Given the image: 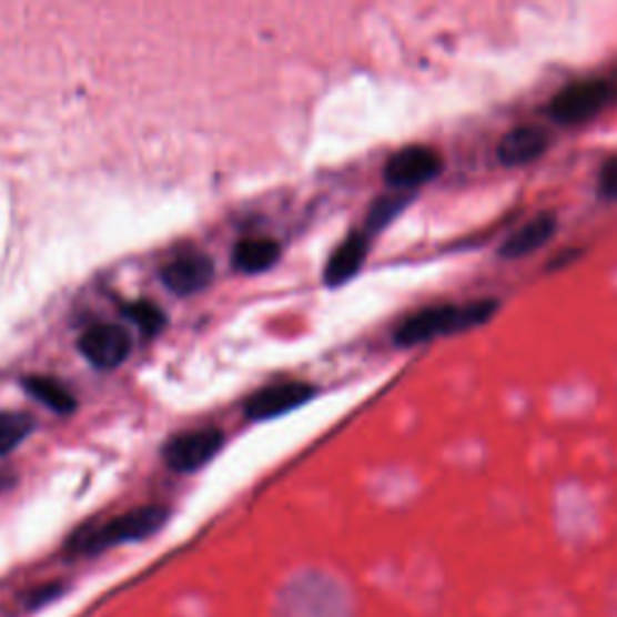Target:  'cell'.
Masks as SVG:
<instances>
[{"label":"cell","mask_w":617,"mask_h":617,"mask_svg":"<svg viewBox=\"0 0 617 617\" xmlns=\"http://www.w3.org/2000/svg\"><path fill=\"white\" fill-rule=\"evenodd\" d=\"M497 312V300H478L468 304H444L427 306L403 321L396 331V343L401 347L423 345L429 341L444 338L461 331L483 326Z\"/></svg>","instance_id":"1"},{"label":"cell","mask_w":617,"mask_h":617,"mask_svg":"<svg viewBox=\"0 0 617 617\" xmlns=\"http://www.w3.org/2000/svg\"><path fill=\"white\" fill-rule=\"evenodd\" d=\"M166 518H170V509L160 507V504H148V507H140L119 518H111L109 524L78 530L75 536L70 538L68 550L75 555H92V553H102L119 543L143 540L152 536L154 530H160L166 524Z\"/></svg>","instance_id":"2"},{"label":"cell","mask_w":617,"mask_h":617,"mask_svg":"<svg viewBox=\"0 0 617 617\" xmlns=\"http://www.w3.org/2000/svg\"><path fill=\"white\" fill-rule=\"evenodd\" d=\"M617 97V85L613 80H581L572 82L565 90H559L550 104V117L557 123H586L600 114Z\"/></svg>","instance_id":"3"},{"label":"cell","mask_w":617,"mask_h":617,"mask_svg":"<svg viewBox=\"0 0 617 617\" xmlns=\"http://www.w3.org/2000/svg\"><path fill=\"white\" fill-rule=\"evenodd\" d=\"M444 170V158L439 150L427 145H411L394 152L384 166V179L396 191H413L427 184Z\"/></svg>","instance_id":"4"},{"label":"cell","mask_w":617,"mask_h":617,"mask_svg":"<svg viewBox=\"0 0 617 617\" xmlns=\"http://www.w3.org/2000/svg\"><path fill=\"white\" fill-rule=\"evenodd\" d=\"M224 444V434L215 427L179 434L164 446L166 466L179 473H193L213 461Z\"/></svg>","instance_id":"5"},{"label":"cell","mask_w":617,"mask_h":617,"mask_svg":"<svg viewBox=\"0 0 617 617\" xmlns=\"http://www.w3.org/2000/svg\"><path fill=\"white\" fill-rule=\"evenodd\" d=\"M316 396V388L304 382H285V384H273L256 391L244 405L249 419H273L280 415H287L292 411L302 408Z\"/></svg>","instance_id":"6"},{"label":"cell","mask_w":617,"mask_h":617,"mask_svg":"<svg viewBox=\"0 0 617 617\" xmlns=\"http://www.w3.org/2000/svg\"><path fill=\"white\" fill-rule=\"evenodd\" d=\"M80 353L97 370H117L131 355V335L119 326H94L82 333Z\"/></svg>","instance_id":"7"},{"label":"cell","mask_w":617,"mask_h":617,"mask_svg":"<svg viewBox=\"0 0 617 617\" xmlns=\"http://www.w3.org/2000/svg\"><path fill=\"white\" fill-rule=\"evenodd\" d=\"M215 277V263L205 254H186L179 256L176 261L166 263L162 269V283L166 290H172L174 294H186L205 290Z\"/></svg>","instance_id":"8"},{"label":"cell","mask_w":617,"mask_h":617,"mask_svg":"<svg viewBox=\"0 0 617 617\" xmlns=\"http://www.w3.org/2000/svg\"><path fill=\"white\" fill-rule=\"evenodd\" d=\"M370 256V232H353L350 236H345V242L333 251L326 271H324V280L328 287H338L347 280H353L360 271L364 261Z\"/></svg>","instance_id":"9"},{"label":"cell","mask_w":617,"mask_h":617,"mask_svg":"<svg viewBox=\"0 0 617 617\" xmlns=\"http://www.w3.org/2000/svg\"><path fill=\"white\" fill-rule=\"evenodd\" d=\"M548 133L538 125H518L499 140L497 158L507 166H522L533 160H538L540 154L548 150Z\"/></svg>","instance_id":"10"},{"label":"cell","mask_w":617,"mask_h":617,"mask_svg":"<svg viewBox=\"0 0 617 617\" xmlns=\"http://www.w3.org/2000/svg\"><path fill=\"white\" fill-rule=\"evenodd\" d=\"M557 232V218L555 213H540L526 222L524 227H518L507 242L499 246L502 259H524L533 251H538L540 246L548 244Z\"/></svg>","instance_id":"11"},{"label":"cell","mask_w":617,"mask_h":617,"mask_svg":"<svg viewBox=\"0 0 617 617\" xmlns=\"http://www.w3.org/2000/svg\"><path fill=\"white\" fill-rule=\"evenodd\" d=\"M280 259V244L269 236H251L234 246L232 263L242 273H263Z\"/></svg>","instance_id":"12"},{"label":"cell","mask_w":617,"mask_h":617,"mask_svg":"<svg viewBox=\"0 0 617 617\" xmlns=\"http://www.w3.org/2000/svg\"><path fill=\"white\" fill-rule=\"evenodd\" d=\"M22 386H24L27 394L34 396L37 401H41L47 405V408H51L55 413H73L75 411L73 394H70V391L63 384L53 382V378L30 376V378H24Z\"/></svg>","instance_id":"13"},{"label":"cell","mask_w":617,"mask_h":617,"mask_svg":"<svg viewBox=\"0 0 617 617\" xmlns=\"http://www.w3.org/2000/svg\"><path fill=\"white\" fill-rule=\"evenodd\" d=\"M34 432V419L27 413H0V454H10Z\"/></svg>","instance_id":"14"},{"label":"cell","mask_w":617,"mask_h":617,"mask_svg":"<svg viewBox=\"0 0 617 617\" xmlns=\"http://www.w3.org/2000/svg\"><path fill=\"white\" fill-rule=\"evenodd\" d=\"M411 199H413V193H411V191H394V193L384 195V199L374 201V205H372V210H370V215H367V227H370V232L386 227V224H388L391 220H394L405 205L411 203Z\"/></svg>","instance_id":"15"},{"label":"cell","mask_w":617,"mask_h":617,"mask_svg":"<svg viewBox=\"0 0 617 617\" xmlns=\"http://www.w3.org/2000/svg\"><path fill=\"white\" fill-rule=\"evenodd\" d=\"M125 316H131L138 328L152 335V333H160L166 324V316L162 314V308L160 306H154L150 302H138V304H131L129 308H125Z\"/></svg>","instance_id":"16"},{"label":"cell","mask_w":617,"mask_h":617,"mask_svg":"<svg viewBox=\"0 0 617 617\" xmlns=\"http://www.w3.org/2000/svg\"><path fill=\"white\" fill-rule=\"evenodd\" d=\"M598 191H600V195H606V199L617 201V158H610L606 164L600 166Z\"/></svg>","instance_id":"17"}]
</instances>
